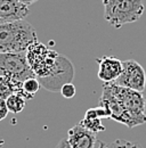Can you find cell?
Returning <instances> with one entry per match:
<instances>
[{"label":"cell","mask_w":146,"mask_h":148,"mask_svg":"<svg viewBox=\"0 0 146 148\" xmlns=\"http://www.w3.org/2000/svg\"><path fill=\"white\" fill-rule=\"evenodd\" d=\"M80 123L89 131L94 132V133H98V132H103L105 131L106 128L103 125L102 123V120L98 119V117H92V116H87L85 115V117L80 121Z\"/></svg>","instance_id":"cell-14"},{"label":"cell","mask_w":146,"mask_h":148,"mask_svg":"<svg viewBox=\"0 0 146 148\" xmlns=\"http://www.w3.org/2000/svg\"><path fill=\"white\" fill-rule=\"evenodd\" d=\"M36 41V29L25 19L0 24V54L25 53Z\"/></svg>","instance_id":"cell-1"},{"label":"cell","mask_w":146,"mask_h":148,"mask_svg":"<svg viewBox=\"0 0 146 148\" xmlns=\"http://www.w3.org/2000/svg\"><path fill=\"white\" fill-rule=\"evenodd\" d=\"M8 113H9V111H8L6 100L0 98V121L5 120L7 117V115H8Z\"/></svg>","instance_id":"cell-18"},{"label":"cell","mask_w":146,"mask_h":148,"mask_svg":"<svg viewBox=\"0 0 146 148\" xmlns=\"http://www.w3.org/2000/svg\"><path fill=\"white\" fill-rule=\"evenodd\" d=\"M74 77V66L71 60L61 55L58 56L53 71L46 77L38 79L41 87L52 92H61L62 87L66 83H71Z\"/></svg>","instance_id":"cell-6"},{"label":"cell","mask_w":146,"mask_h":148,"mask_svg":"<svg viewBox=\"0 0 146 148\" xmlns=\"http://www.w3.org/2000/svg\"><path fill=\"white\" fill-rule=\"evenodd\" d=\"M114 83L135 91L144 92L146 87L145 70L138 62L134 59L125 60L123 72L115 80Z\"/></svg>","instance_id":"cell-7"},{"label":"cell","mask_w":146,"mask_h":148,"mask_svg":"<svg viewBox=\"0 0 146 148\" xmlns=\"http://www.w3.org/2000/svg\"><path fill=\"white\" fill-rule=\"evenodd\" d=\"M104 146H105V143L99 141V147L98 148H104ZM56 148H71V147H70V145H69V143H67V139H62V140L57 144Z\"/></svg>","instance_id":"cell-19"},{"label":"cell","mask_w":146,"mask_h":148,"mask_svg":"<svg viewBox=\"0 0 146 148\" xmlns=\"http://www.w3.org/2000/svg\"><path fill=\"white\" fill-rule=\"evenodd\" d=\"M18 1H19V2H22L23 5H25V6H28V7H29V6L33 5L34 2H36L38 0H18Z\"/></svg>","instance_id":"cell-20"},{"label":"cell","mask_w":146,"mask_h":148,"mask_svg":"<svg viewBox=\"0 0 146 148\" xmlns=\"http://www.w3.org/2000/svg\"><path fill=\"white\" fill-rule=\"evenodd\" d=\"M40 88H41V84L36 77H30L23 82V91L25 93L28 100L33 99L34 95L39 91Z\"/></svg>","instance_id":"cell-15"},{"label":"cell","mask_w":146,"mask_h":148,"mask_svg":"<svg viewBox=\"0 0 146 148\" xmlns=\"http://www.w3.org/2000/svg\"><path fill=\"white\" fill-rule=\"evenodd\" d=\"M14 93H21L26 99V96L23 91V82L8 76L0 75V98L6 100L9 96Z\"/></svg>","instance_id":"cell-12"},{"label":"cell","mask_w":146,"mask_h":148,"mask_svg":"<svg viewBox=\"0 0 146 148\" xmlns=\"http://www.w3.org/2000/svg\"><path fill=\"white\" fill-rule=\"evenodd\" d=\"M67 143L71 148H98L96 133L86 129L80 122L67 131Z\"/></svg>","instance_id":"cell-10"},{"label":"cell","mask_w":146,"mask_h":148,"mask_svg":"<svg viewBox=\"0 0 146 148\" xmlns=\"http://www.w3.org/2000/svg\"><path fill=\"white\" fill-rule=\"evenodd\" d=\"M75 92H76V90H75V87H74V84H73L72 82L64 84V86L62 87V90H61L62 96H63L64 98H66V99L73 98V97L75 96Z\"/></svg>","instance_id":"cell-17"},{"label":"cell","mask_w":146,"mask_h":148,"mask_svg":"<svg viewBox=\"0 0 146 148\" xmlns=\"http://www.w3.org/2000/svg\"><path fill=\"white\" fill-rule=\"evenodd\" d=\"M2 145H3V140H2V139H0V148H1Z\"/></svg>","instance_id":"cell-21"},{"label":"cell","mask_w":146,"mask_h":148,"mask_svg":"<svg viewBox=\"0 0 146 148\" xmlns=\"http://www.w3.org/2000/svg\"><path fill=\"white\" fill-rule=\"evenodd\" d=\"M0 75L24 82L30 77H36L32 72L25 53L0 54Z\"/></svg>","instance_id":"cell-5"},{"label":"cell","mask_w":146,"mask_h":148,"mask_svg":"<svg viewBox=\"0 0 146 148\" xmlns=\"http://www.w3.org/2000/svg\"><path fill=\"white\" fill-rule=\"evenodd\" d=\"M59 54L40 41L33 42L26 50L28 63L36 79L46 77L53 71Z\"/></svg>","instance_id":"cell-4"},{"label":"cell","mask_w":146,"mask_h":148,"mask_svg":"<svg viewBox=\"0 0 146 148\" xmlns=\"http://www.w3.org/2000/svg\"><path fill=\"white\" fill-rule=\"evenodd\" d=\"M98 64L97 76L104 83H112L123 72V62L114 56H103L96 58Z\"/></svg>","instance_id":"cell-9"},{"label":"cell","mask_w":146,"mask_h":148,"mask_svg":"<svg viewBox=\"0 0 146 148\" xmlns=\"http://www.w3.org/2000/svg\"><path fill=\"white\" fill-rule=\"evenodd\" d=\"M102 2L104 19L115 29L138 21L145 10L144 0H102Z\"/></svg>","instance_id":"cell-2"},{"label":"cell","mask_w":146,"mask_h":148,"mask_svg":"<svg viewBox=\"0 0 146 148\" xmlns=\"http://www.w3.org/2000/svg\"><path fill=\"white\" fill-rule=\"evenodd\" d=\"M103 86L112 93V96L116 99L120 106L127 113L146 123V99L144 92L135 91V90L128 89L125 87L118 86L114 82L104 83Z\"/></svg>","instance_id":"cell-3"},{"label":"cell","mask_w":146,"mask_h":148,"mask_svg":"<svg viewBox=\"0 0 146 148\" xmlns=\"http://www.w3.org/2000/svg\"><path fill=\"white\" fill-rule=\"evenodd\" d=\"M29 7L18 0H0V24L22 21L29 15Z\"/></svg>","instance_id":"cell-11"},{"label":"cell","mask_w":146,"mask_h":148,"mask_svg":"<svg viewBox=\"0 0 146 148\" xmlns=\"http://www.w3.org/2000/svg\"><path fill=\"white\" fill-rule=\"evenodd\" d=\"M104 148H143L140 145L128 141L125 139H116L110 144H105Z\"/></svg>","instance_id":"cell-16"},{"label":"cell","mask_w":146,"mask_h":148,"mask_svg":"<svg viewBox=\"0 0 146 148\" xmlns=\"http://www.w3.org/2000/svg\"><path fill=\"white\" fill-rule=\"evenodd\" d=\"M6 104L8 111L12 112L13 114H18L25 108L26 99L21 93H14L6 99Z\"/></svg>","instance_id":"cell-13"},{"label":"cell","mask_w":146,"mask_h":148,"mask_svg":"<svg viewBox=\"0 0 146 148\" xmlns=\"http://www.w3.org/2000/svg\"><path fill=\"white\" fill-rule=\"evenodd\" d=\"M98 106L104 107L107 114H109V119H112L115 122H119L121 124L127 125L128 128H135L138 125L144 124L143 121L131 116L129 113L125 111L120 104L116 101V99L112 96V93L103 86V91H102V96L99 98V104Z\"/></svg>","instance_id":"cell-8"}]
</instances>
